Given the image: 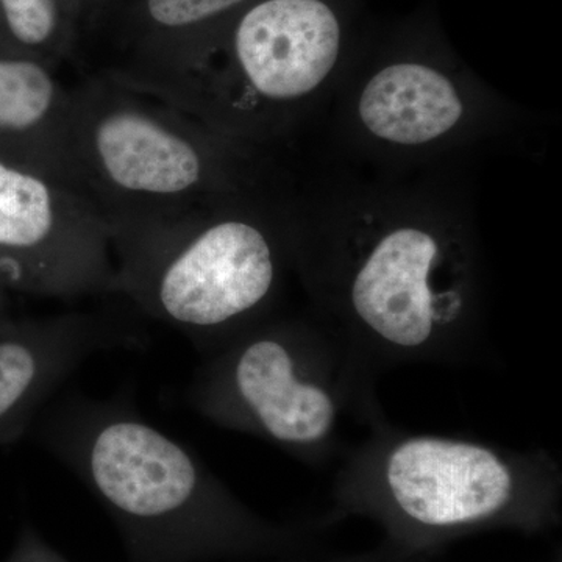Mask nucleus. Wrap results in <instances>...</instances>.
Instances as JSON below:
<instances>
[{
  "instance_id": "nucleus-14",
  "label": "nucleus",
  "mask_w": 562,
  "mask_h": 562,
  "mask_svg": "<svg viewBox=\"0 0 562 562\" xmlns=\"http://www.w3.org/2000/svg\"><path fill=\"white\" fill-rule=\"evenodd\" d=\"M419 558L403 552L394 543L383 539L375 549L368 552L346 554V557L328 558V560L295 561V562H417Z\"/></svg>"
},
{
  "instance_id": "nucleus-12",
  "label": "nucleus",
  "mask_w": 562,
  "mask_h": 562,
  "mask_svg": "<svg viewBox=\"0 0 562 562\" xmlns=\"http://www.w3.org/2000/svg\"><path fill=\"white\" fill-rule=\"evenodd\" d=\"M58 22V0H0V55L40 60L36 54L49 47Z\"/></svg>"
},
{
  "instance_id": "nucleus-4",
  "label": "nucleus",
  "mask_w": 562,
  "mask_h": 562,
  "mask_svg": "<svg viewBox=\"0 0 562 562\" xmlns=\"http://www.w3.org/2000/svg\"><path fill=\"white\" fill-rule=\"evenodd\" d=\"M294 192H251L111 238L113 292L214 351L276 313L292 272Z\"/></svg>"
},
{
  "instance_id": "nucleus-15",
  "label": "nucleus",
  "mask_w": 562,
  "mask_h": 562,
  "mask_svg": "<svg viewBox=\"0 0 562 562\" xmlns=\"http://www.w3.org/2000/svg\"><path fill=\"white\" fill-rule=\"evenodd\" d=\"M9 291L0 283V322L9 319Z\"/></svg>"
},
{
  "instance_id": "nucleus-1",
  "label": "nucleus",
  "mask_w": 562,
  "mask_h": 562,
  "mask_svg": "<svg viewBox=\"0 0 562 562\" xmlns=\"http://www.w3.org/2000/svg\"><path fill=\"white\" fill-rule=\"evenodd\" d=\"M291 246L312 313L368 382L482 360V241L453 172H375L294 194Z\"/></svg>"
},
{
  "instance_id": "nucleus-10",
  "label": "nucleus",
  "mask_w": 562,
  "mask_h": 562,
  "mask_svg": "<svg viewBox=\"0 0 562 562\" xmlns=\"http://www.w3.org/2000/svg\"><path fill=\"white\" fill-rule=\"evenodd\" d=\"M139 342V335L102 314L0 322V446L24 435L44 403L87 358Z\"/></svg>"
},
{
  "instance_id": "nucleus-13",
  "label": "nucleus",
  "mask_w": 562,
  "mask_h": 562,
  "mask_svg": "<svg viewBox=\"0 0 562 562\" xmlns=\"http://www.w3.org/2000/svg\"><path fill=\"white\" fill-rule=\"evenodd\" d=\"M249 0H146L149 20L162 31L179 32L206 24Z\"/></svg>"
},
{
  "instance_id": "nucleus-3",
  "label": "nucleus",
  "mask_w": 562,
  "mask_h": 562,
  "mask_svg": "<svg viewBox=\"0 0 562 562\" xmlns=\"http://www.w3.org/2000/svg\"><path fill=\"white\" fill-rule=\"evenodd\" d=\"M266 150L116 80L70 91L63 172L110 239L279 187Z\"/></svg>"
},
{
  "instance_id": "nucleus-5",
  "label": "nucleus",
  "mask_w": 562,
  "mask_h": 562,
  "mask_svg": "<svg viewBox=\"0 0 562 562\" xmlns=\"http://www.w3.org/2000/svg\"><path fill=\"white\" fill-rule=\"evenodd\" d=\"M41 438L122 519L201 549H305L338 522L331 513L294 527L262 522L183 443L113 401L60 403Z\"/></svg>"
},
{
  "instance_id": "nucleus-16",
  "label": "nucleus",
  "mask_w": 562,
  "mask_h": 562,
  "mask_svg": "<svg viewBox=\"0 0 562 562\" xmlns=\"http://www.w3.org/2000/svg\"><path fill=\"white\" fill-rule=\"evenodd\" d=\"M427 561H428V560H419V561H417V562H427Z\"/></svg>"
},
{
  "instance_id": "nucleus-7",
  "label": "nucleus",
  "mask_w": 562,
  "mask_h": 562,
  "mask_svg": "<svg viewBox=\"0 0 562 562\" xmlns=\"http://www.w3.org/2000/svg\"><path fill=\"white\" fill-rule=\"evenodd\" d=\"M344 74L342 21L327 0H260L224 58L187 63L139 91L266 150L327 111Z\"/></svg>"
},
{
  "instance_id": "nucleus-11",
  "label": "nucleus",
  "mask_w": 562,
  "mask_h": 562,
  "mask_svg": "<svg viewBox=\"0 0 562 562\" xmlns=\"http://www.w3.org/2000/svg\"><path fill=\"white\" fill-rule=\"evenodd\" d=\"M69 99L43 61L0 55V158L65 180Z\"/></svg>"
},
{
  "instance_id": "nucleus-6",
  "label": "nucleus",
  "mask_w": 562,
  "mask_h": 562,
  "mask_svg": "<svg viewBox=\"0 0 562 562\" xmlns=\"http://www.w3.org/2000/svg\"><path fill=\"white\" fill-rule=\"evenodd\" d=\"M209 355L191 383L192 408L303 464L319 468L339 452L346 414L368 427L386 417L376 384L313 313L269 314Z\"/></svg>"
},
{
  "instance_id": "nucleus-8",
  "label": "nucleus",
  "mask_w": 562,
  "mask_h": 562,
  "mask_svg": "<svg viewBox=\"0 0 562 562\" xmlns=\"http://www.w3.org/2000/svg\"><path fill=\"white\" fill-rule=\"evenodd\" d=\"M336 144L376 173L452 172L505 143L520 114L490 85L419 57L344 74L327 109Z\"/></svg>"
},
{
  "instance_id": "nucleus-2",
  "label": "nucleus",
  "mask_w": 562,
  "mask_h": 562,
  "mask_svg": "<svg viewBox=\"0 0 562 562\" xmlns=\"http://www.w3.org/2000/svg\"><path fill=\"white\" fill-rule=\"evenodd\" d=\"M331 513L382 528L419 560L486 531L538 535L561 524L562 471L542 449L412 432L387 417L344 454Z\"/></svg>"
},
{
  "instance_id": "nucleus-9",
  "label": "nucleus",
  "mask_w": 562,
  "mask_h": 562,
  "mask_svg": "<svg viewBox=\"0 0 562 562\" xmlns=\"http://www.w3.org/2000/svg\"><path fill=\"white\" fill-rule=\"evenodd\" d=\"M109 227L68 181L0 158V283L68 299L113 292Z\"/></svg>"
}]
</instances>
